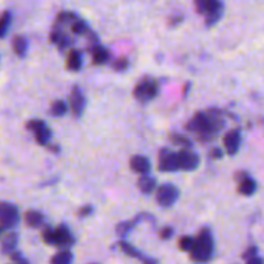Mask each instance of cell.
Returning a JSON list of instances; mask_svg holds the SVG:
<instances>
[{"label":"cell","mask_w":264,"mask_h":264,"mask_svg":"<svg viewBox=\"0 0 264 264\" xmlns=\"http://www.w3.org/2000/svg\"><path fill=\"white\" fill-rule=\"evenodd\" d=\"M222 127H224V118H222V112L220 110L198 112L186 124V130H188L190 133H195L196 139L201 140V142L212 140Z\"/></svg>","instance_id":"obj_1"},{"label":"cell","mask_w":264,"mask_h":264,"mask_svg":"<svg viewBox=\"0 0 264 264\" xmlns=\"http://www.w3.org/2000/svg\"><path fill=\"white\" fill-rule=\"evenodd\" d=\"M214 249H215V244H214V235L212 230L208 227H204L200 230L198 236L193 240V248L188 252L192 261L195 262H207L212 260L214 256Z\"/></svg>","instance_id":"obj_2"},{"label":"cell","mask_w":264,"mask_h":264,"mask_svg":"<svg viewBox=\"0 0 264 264\" xmlns=\"http://www.w3.org/2000/svg\"><path fill=\"white\" fill-rule=\"evenodd\" d=\"M42 240L48 246H56L62 250H70V248L76 242V238L73 236L70 227L65 224H60L58 227H46L42 232Z\"/></svg>","instance_id":"obj_3"},{"label":"cell","mask_w":264,"mask_h":264,"mask_svg":"<svg viewBox=\"0 0 264 264\" xmlns=\"http://www.w3.org/2000/svg\"><path fill=\"white\" fill-rule=\"evenodd\" d=\"M195 8L198 14L204 16L207 28L216 25L226 10L224 4L218 2V0H195Z\"/></svg>","instance_id":"obj_4"},{"label":"cell","mask_w":264,"mask_h":264,"mask_svg":"<svg viewBox=\"0 0 264 264\" xmlns=\"http://www.w3.org/2000/svg\"><path fill=\"white\" fill-rule=\"evenodd\" d=\"M158 93H160V82L153 78H144L133 88V96L140 104H147L153 100L158 96Z\"/></svg>","instance_id":"obj_5"},{"label":"cell","mask_w":264,"mask_h":264,"mask_svg":"<svg viewBox=\"0 0 264 264\" xmlns=\"http://www.w3.org/2000/svg\"><path fill=\"white\" fill-rule=\"evenodd\" d=\"M20 220L19 208L14 206L12 202H0V228L2 230H11L17 226Z\"/></svg>","instance_id":"obj_6"},{"label":"cell","mask_w":264,"mask_h":264,"mask_svg":"<svg viewBox=\"0 0 264 264\" xmlns=\"http://www.w3.org/2000/svg\"><path fill=\"white\" fill-rule=\"evenodd\" d=\"M26 130L31 132L34 134V139H36V142L39 146H50V139H51V128L45 124L44 120L40 119H31L26 122Z\"/></svg>","instance_id":"obj_7"},{"label":"cell","mask_w":264,"mask_h":264,"mask_svg":"<svg viewBox=\"0 0 264 264\" xmlns=\"http://www.w3.org/2000/svg\"><path fill=\"white\" fill-rule=\"evenodd\" d=\"M180 198V190L173 184L167 182L162 184L160 188H156V202L161 207H172Z\"/></svg>","instance_id":"obj_8"},{"label":"cell","mask_w":264,"mask_h":264,"mask_svg":"<svg viewBox=\"0 0 264 264\" xmlns=\"http://www.w3.org/2000/svg\"><path fill=\"white\" fill-rule=\"evenodd\" d=\"M158 170L162 173L178 172V156H176V152L161 148L160 154H158Z\"/></svg>","instance_id":"obj_9"},{"label":"cell","mask_w":264,"mask_h":264,"mask_svg":"<svg viewBox=\"0 0 264 264\" xmlns=\"http://www.w3.org/2000/svg\"><path fill=\"white\" fill-rule=\"evenodd\" d=\"M176 156H178V170L192 172L200 166V156L193 150H180L176 152Z\"/></svg>","instance_id":"obj_10"},{"label":"cell","mask_w":264,"mask_h":264,"mask_svg":"<svg viewBox=\"0 0 264 264\" xmlns=\"http://www.w3.org/2000/svg\"><path fill=\"white\" fill-rule=\"evenodd\" d=\"M86 105V99L84 96V92L80 90L79 86H73L72 93H70V110L76 118H80L84 114Z\"/></svg>","instance_id":"obj_11"},{"label":"cell","mask_w":264,"mask_h":264,"mask_svg":"<svg viewBox=\"0 0 264 264\" xmlns=\"http://www.w3.org/2000/svg\"><path fill=\"white\" fill-rule=\"evenodd\" d=\"M118 248L124 252L126 255H128V256H133V258H136V260H139L142 264H158V260L156 258H152V256H147L146 254H142L140 250H138L133 244H130L128 241H126V240H120L119 242H118Z\"/></svg>","instance_id":"obj_12"},{"label":"cell","mask_w":264,"mask_h":264,"mask_svg":"<svg viewBox=\"0 0 264 264\" xmlns=\"http://www.w3.org/2000/svg\"><path fill=\"white\" fill-rule=\"evenodd\" d=\"M224 150L227 152V154L235 156L240 150V144H241V132L240 128H232L228 130L224 136Z\"/></svg>","instance_id":"obj_13"},{"label":"cell","mask_w":264,"mask_h":264,"mask_svg":"<svg viewBox=\"0 0 264 264\" xmlns=\"http://www.w3.org/2000/svg\"><path fill=\"white\" fill-rule=\"evenodd\" d=\"M142 220H148L150 222L154 224V216H153V215H150V214H139V215H136V216H134L133 220H130V221H122V222H119V224L116 226V234H118L119 236H127L132 228H133L139 221H142Z\"/></svg>","instance_id":"obj_14"},{"label":"cell","mask_w":264,"mask_h":264,"mask_svg":"<svg viewBox=\"0 0 264 264\" xmlns=\"http://www.w3.org/2000/svg\"><path fill=\"white\" fill-rule=\"evenodd\" d=\"M130 168H132V172L138 173L139 176H146L152 172V162L146 156L134 154L130 160Z\"/></svg>","instance_id":"obj_15"},{"label":"cell","mask_w":264,"mask_h":264,"mask_svg":"<svg viewBox=\"0 0 264 264\" xmlns=\"http://www.w3.org/2000/svg\"><path fill=\"white\" fill-rule=\"evenodd\" d=\"M50 42L51 44H54L58 45L59 51H65L66 46L70 45V38H68V34L64 31V28H58V26H52L51 32H50Z\"/></svg>","instance_id":"obj_16"},{"label":"cell","mask_w":264,"mask_h":264,"mask_svg":"<svg viewBox=\"0 0 264 264\" xmlns=\"http://www.w3.org/2000/svg\"><path fill=\"white\" fill-rule=\"evenodd\" d=\"M65 66H66V70H70V72H79V70L82 68V52L74 48L70 50L66 54Z\"/></svg>","instance_id":"obj_17"},{"label":"cell","mask_w":264,"mask_h":264,"mask_svg":"<svg viewBox=\"0 0 264 264\" xmlns=\"http://www.w3.org/2000/svg\"><path fill=\"white\" fill-rule=\"evenodd\" d=\"M24 221L31 228H40L45 224V216L38 210H26L24 215Z\"/></svg>","instance_id":"obj_18"},{"label":"cell","mask_w":264,"mask_h":264,"mask_svg":"<svg viewBox=\"0 0 264 264\" xmlns=\"http://www.w3.org/2000/svg\"><path fill=\"white\" fill-rule=\"evenodd\" d=\"M258 188V184L254 178H250V176H246L244 180L238 181V187H236V192L240 193V195H244V196H250L254 195V193L256 192Z\"/></svg>","instance_id":"obj_19"},{"label":"cell","mask_w":264,"mask_h":264,"mask_svg":"<svg viewBox=\"0 0 264 264\" xmlns=\"http://www.w3.org/2000/svg\"><path fill=\"white\" fill-rule=\"evenodd\" d=\"M138 188L144 193V195H152V193L156 190V180L150 174L146 176H139L138 180Z\"/></svg>","instance_id":"obj_20"},{"label":"cell","mask_w":264,"mask_h":264,"mask_svg":"<svg viewBox=\"0 0 264 264\" xmlns=\"http://www.w3.org/2000/svg\"><path fill=\"white\" fill-rule=\"evenodd\" d=\"M17 242H19V235L17 232H10L2 240V254H12L17 249Z\"/></svg>","instance_id":"obj_21"},{"label":"cell","mask_w":264,"mask_h":264,"mask_svg":"<svg viewBox=\"0 0 264 264\" xmlns=\"http://www.w3.org/2000/svg\"><path fill=\"white\" fill-rule=\"evenodd\" d=\"M92 59L94 65H105L110 62V51L107 48H104L102 45H99L98 48H94L92 51Z\"/></svg>","instance_id":"obj_22"},{"label":"cell","mask_w":264,"mask_h":264,"mask_svg":"<svg viewBox=\"0 0 264 264\" xmlns=\"http://www.w3.org/2000/svg\"><path fill=\"white\" fill-rule=\"evenodd\" d=\"M68 26H70V30H72L73 34H76V36H86V32L90 31V26H88V24L84 19H80L79 16Z\"/></svg>","instance_id":"obj_23"},{"label":"cell","mask_w":264,"mask_h":264,"mask_svg":"<svg viewBox=\"0 0 264 264\" xmlns=\"http://www.w3.org/2000/svg\"><path fill=\"white\" fill-rule=\"evenodd\" d=\"M12 50L19 58H25L26 50H28V40L25 36H16L12 39Z\"/></svg>","instance_id":"obj_24"},{"label":"cell","mask_w":264,"mask_h":264,"mask_svg":"<svg viewBox=\"0 0 264 264\" xmlns=\"http://www.w3.org/2000/svg\"><path fill=\"white\" fill-rule=\"evenodd\" d=\"M170 140H172V144L181 147L182 150H192V147H193V142L190 140L188 136H182L178 133H170Z\"/></svg>","instance_id":"obj_25"},{"label":"cell","mask_w":264,"mask_h":264,"mask_svg":"<svg viewBox=\"0 0 264 264\" xmlns=\"http://www.w3.org/2000/svg\"><path fill=\"white\" fill-rule=\"evenodd\" d=\"M50 264H73V252L72 250H59L56 255L51 256Z\"/></svg>","instance_id":"obj_26"},{"label":"cell","mask_w":264,"mask_h":264,"mask_svg":"<svg viewBox=\"0 0 264 264\" xmlns=\"http://www.w3.org/2000/svg\"><path fill=\"white\" fill-rule=\"evenodd\" d=\"M68 113V105L65 100H54L50 107V114L54 118H62Z\"/></svg>","instance_id":"obj_27"},{"label":"cell","mask_w":264,"mask_h":264,"mask_svg":"<svg viewBox=\"0 0 264 264\" xmlns=\"http://www.w3.org/2000/svg\"><path fill=\"white\" fill-rule=\"evenodd\" d=\"M11 20H12V16L10 11H4L2 14H0V38H4L8 32Z\"/></svg>","instance_id":"obj_28"},{"label":"cell","mask_w":264,"mask_h":264,"mask_svg":"<svg viewBox=\"0 0 264 264\" xmlns=\"http://www.w3.org/2000/svg\"><path fill=\"white\" fill-rule=\"evenodd\" d=\"M193 240H195V238H192V236H181V238L178 240V248H180V250L188 254V252L192 250V248H193Z\"/></svg>","instance_id":"obj_29"},{"label":"cell","mask_w":264,"mask_h":264,"mask_svg":"<svg viewBox=\"0 0 264 264\" xmlns=\"http://www.w3.org/2000/svg\"><path fill=\"white\" fill-rule=\"evenodd\" d=\"M128 65H130V62L126 58H119V59H114L112 62V68L116 70V72H126V70L128 68Z\"/></svg>","instance_id":"obj_30"},{"label":"cell","mask_w":264,"mask_h":264,"mask_svg":"<svg viewBox=\"0 0 264 264\" xmlns=\"http://www.w3.org/2000/svg\"><path fill=\"white\" fill-rule=\"evenodd\" d=\"M184 20V14L182 12H176L173 14L170 19H168V26L170 28H174V26H180Z\"/></svg>","instance_id":"obj_31"},{"label":"cell","mask_w":264,"mask_h":264,"mask_svg":"<svg viewBox=\"0 0 264 264\" xmlns=\"http://www.w3.org/2000/svg\"><path fill=\"white\" fill-rule=\"evenodd\" d=\"M255 256H258V248H256V246H249V248L242 252V260H246V261L250 260V258H255Z\"/></svg>","instance_id":"obj_32"},{"label":"cell","mask_w":264,"mask_h":264,"mask_svg":"<svg viewBox=\"0 0 264 264\" xmlns=\"http://www.w3.org/2000/svg\"><path fill=\"white\" fill-rule=\"evenodd\" d=\"M174 235V228L172 227V226H166V227H162L161 230H160V238L161 240H170L172 236Z\"/></svg>","instance_id":"obj_33"},{"label":"cell","mask_w":264,"mask_h":264,"mask_svg":"<svg viewBox=\"0 0 264 264\" xmlns=\"http://www.w3.org/2000/svg\"><path fill=\"white\" fill-rule=\"evenodd\" d=\"M92 214H93L92 206H84L78 210V216H80V218H86V216H90Z\"/></svg>","instance_id":"obj_34"},{"label":"cell","mask_w":264,"mask_h":264,"mask_svg":"<svg viewBox=\"0 0 264 264\" xmlns=\"http://www.w3.org/2000/svg\"><path fill=\"white\" fill-rule=\"evenodd\" d=\"M222 154H224V152L221 150V148H212V152H210V154H208V158L210 160H221L222 158Z\"/></svg>","instance_id":"obj_35"},{"label":"cell","mask_w":264,"mask_h":264,"mask_svg":"<svg viewBox=\"0 0 264 264\" xmlns=\"http://www.w3.org/2000/svg\"><path fill=\"white\" fill-rule=\"evenodd\" d=\"M246 176H249V174H248V172H236V173H235V181L238 182V181L244 180Z\"/></svg>","instance_id":"obj_36"},{"label":"cell","mask_w":264,"mask_h":264,"mask_svg":"<svg viewBox=\"0 0 264 264\" xmlns=\"http://www.w3.org/2000/svg\"><path fill=\"white\" fill-rule=\"evenodd\" d=\"M246 264H262V260H261V256L258 255V256H255V258L248 260V261H246Z\"/></svg>","instance_id":"obj_37"},{"label":"cell","mask_w":264,"mask_h":264,"mask_svg":"<svg viewBox=\"0 0 264 264\" xmlns=\"http://www.w3.org/2000/svg\"><path fill=\"white\" fill-rule=\"evenodd\" d=\"M46 147H48V150L52 152V153H59V146H46Z\"/></svg>","instance_id":"obj_38"},{"label":"cell","mask_w":264,"mask_h":264,"mask_svg":"<svg viewBox=\"0 0 264 264\" xmlns=\"http://www.w3.org/2000/svg\"><path fill=\"white\" fill-rule=\"evenodd\" d=\"M188 88H190V84L187 82V84L184 85V98L187 96V92H188Z\"/></svg>","instance_id":"obj_39"},{"label":"cell","mask_w":264,"mask_h":264,"mask_svg":"<svg viewBox=\"0 0 264 264\" xmlns=\"http://www.w3.org/2000/svg\"><path fill=\"white\" fill-rule=\"evenodd\" d=\"M2 232H4V230H2V228H0V236H2Z\"/></svg>","instance_id":"obj_40"},{"label":"cell","mask_w":264,"mask_h":264,"mask_svg":"<svg viewBox=\"0 0 264 264\" xmlns=\"http://www.w3.org/2000/svg\"><path fill=\"white\" fill-rule=\"evenodd\" d=\"M20 264H28V262H26V261H24V262H20Z\"/></svg>","instance_id":"obj_41"}]
</instances>
